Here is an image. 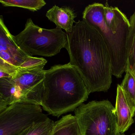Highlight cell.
I'll return each mask as SVG.
<instances>
[{
	"label": "cell",
	"instance_id": "cell-11",
	"mask_svg": "<svg viewBox=\"0 0 135 135\" xmlns=\"http://www.w3.org/2000/svg\"><path fill=\"white\" fill-rule=\"evenodd\" d=\"M130 28L126 43V71L130 72L135 78V12L129 18Z\"/></svg>",
	"mask_w": 135,
	"mask_h": 135
},
{
	"label": "cell",
	"instance_id": "cell-4",
	"mask_svg": "<svg viewBox=\"0 0 135 135\" xmlns=\"http://www.w3.org/2000/svg\"><path fill=\"white\" fill-rule=\"evenodd\" d=\"M16 43L26 54L30 56H53L65 48L68 35L61 29L41 28L28 19L24 30L14 36Z\"/></svg>",
	"mask_w": 135,
	"mask_h": 135
},
{
	"label": "cell",
	"instance_id": "cell-12",
	"mask_svg": "<svg viewBox=\"0 0 135 135\" xmlns=\"http://www.w3.org/2000/svg\"><path fill=\"white\" fill-rule=\"evenodd\" d=\"M124 79L120 86L125 95L132 110L135 113V78L129 71L125 72Z\"/></svg>",
	"mask_w": 135,
	"mask_h": 135
},
{
	"label": "cell",
	"instance_id": "cell-6",
	"mask_svg": "<svg viewBox=\"0 0 135 135\" xmlns=\"http://www.w3.org/2000/svg\"><path fill=\"white\" fill-rule=\"evenodd\" d=\"M42 57L30 56L16 43L13 35L0 17V78L11 76L18 69L44 66L47 63Z\"/></svg>",
	"mask_w": 135,
	"mask_h": 135
},
{
	"label": "cell",
	"instance_id": "cell-17",
	"mask_svg": "<svg viewBox=\"0 0 135 135\" xmlns=\"http://www.w3.org/2000/svg\"></svg>",
	"mask_w": 135,
	"mask_h": 135
},
{
	"label": "cell",
	"instance_id": "cell-13",
	"mask_svg": "<svg viewBox=\"0 0 135 135\" xmlns=\"http://www.w3.org/2000/svg\"><path fill=\"white\" fill-rule=\"evenodd\" d=\"M55 122L48 117L42 121L34 123L20 135H52Z\"/></svg>",
	"mask_w": 135,
	"mask_h": 135
},
{
	"label": "cell",
	"instance_id": "cell-3",
	"mask_svg": "<svg viewBox=\"0 0 135 135\" xmlns=\"http://www.w3.org/2000/svg\"><path fill=\"white\" fill-rule=\"evenodd\" d=\"M83 20L100 33L108 48L113 75L120 78L126 69V43L130 28L129 19L117 7L94 3L87 6Z\"/></svg>",
	"mask_w": 135,
	"mask_h": 135
},
{
	"label": "cell",
	"instance_id": "cell-9",
	"mask_svg": "<svg viewBox=\"0 0 135 135\" xmlns=\"http://www.w3.org/2000/svg\"><path fill=\"white\" fill-rule=\"evenodd\" d=\"M46 16L55 23L57 27L64 30L67 33L72 31L73 24L76 23L75 19L76 17L75 13L70 7H59L56 5L46 12Z\"/></svg>",
	"mask_w": 135,
	"mask_h": 135
},
{
	"label": "cell",
	"instance_id": "cell-2",
	"mask_svg": "<svg viewBox=\"0 0 135 135\" xmlns=\"http://www.w3.org/2000/svg\"><path fill=\"white\" fill-rule=\"evenodd\" d=\"M43 86L41 106L57 117L75 111L90 94L80 73L69 63L45 70Z\"/></svg>",
	"mask_w": 135,
	"mask_h": 135
},
{
	"label": "cell",
	"instance_id": "cell-5",
	"mask_svg": "<svg viewBox=\"0 0 135 135\" xmlns=\"http://www.w3.org/2000/svg\"><path fill=\"white\" fill-rule=\"evenodd\" d=\"M81 135H119L115 107L108 100L81 104L75 110Z\"/></svg>",
	"mask_w": 135,
	"mask_h": 135
},
{
	"label": "cell",
	"instance_id": "cell-1",
	"mask_svg": "<svg viewBox=\"0 0 135 135\" xmlns=\"http://www.w3.org/2000/svg\"><path fill=\"white\" fill-rule=\"evenodd\" d=\"M67 35L65 49L69 64L77 69L89 93L107 91L112 83V63L101 34L83 20L76 22Z\"/></svg>",
	"mask_w": 135,
	"mask_h": 135
},
{
	"label": "cell",
	"instance_id": "cell-14",
	"mask_svg": "<svg viewBox=\"0 0 135 135\" xmlns=\"http://www.w3.org/2000/svg\"><path fill=\"white\" fill-rule=\"evenodd\" d=\"M0 3L6 7H17L32 12L40 10L46 4L44 0H1Z\"/></svg>",
	"mask_w": 135,
	"mask_h": 135
},
{
	"label": "cell",
	"instance_id": "cell-16",
	"mask_svg": "<svg viewBox=\"0 0 135 135\" xmlns=\"http://www.w3.org/2000/svg\"><path fill=\"white\" fill-rule=\"evenodd\" d=\"M119 135H121V134H119Z\"/></svg>",
	"mask_w": 135,
	"mask_h": 135
},
{
	"label": "cell",
	"instance_id": "cell-7",
	"mask_svg": "<svg viewBox=\"0 0 135 135\" xmlns=\"http://www.w3.org/2000/svg\"><path fill=\"white\" fill-rule=\"evenodd\" d=\"M41 106L17 102L0 113V135H20L33 124L48 118Z\"/></svg>",
	"mask_w": 135,
	"mask_h": 135
},
{
	"label": "cell",
	"instance_id": "cell-10",
	"mask_svg": "<svg viewBox=\"0 0 135 135\" xmlns=\"http://www.w3.org/2000/svg\"><path fill=\"white\" fill-rule=\"evenodd\" d=\"M52 135H81L78 121L75 115L63 116L55 122Z\"/></svg>",
	"mask_w": 135,
	"mask_h": 135
},
{
	"label": "cell",
	"instance_id": "cell-18",
	"mask_svg": "<svg viewBox=\"0 0 135 135\" xmlns=\"http://www.w3.org/2000/svg\"></svg>",
	"mask_w": 135,
	"mask_h": 135
},
{
	"label": "cell",
	"instance_id": "cell-15",
	"mask_svg": "<svg viewBox=\"0 0 135 135\" xmlns=\"http://www.w3.org/2000/svg\"><path fill=\"white\" fill-rule=\"evenodd\" d=\"M121 135H125V134H124V133H123V134H121ZM135 135V133H133V134H131V135Z\"/></svg>",
	"mask_w": 135,
	"mask_h": 135
},
{
	"label": "cell",
	"instance_id": "cell-8",
	"mask_svg": "<svg viewBox=\"0 0 135 135\" xmlns=\"http://www.w3.org/2000/svg\"><path fill=\"white\" fill-rule=\"evenodd\" d=\"M118 131L123 134L134 123L133 113L128 103L120 85L117 86V97L115 107Z\"/></svg>",
	"mask_w": 135,
	"mask_h": 135
}]
</instances>
